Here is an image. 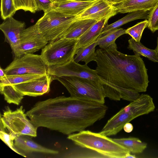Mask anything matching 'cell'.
<instances>
[{
  "label": "cell",
  "instance_id": "6",
  "mask_svg": "<svg viewBox=\"0 0 158 158\" xmlns=\"http://www.w3.org/2000/svg\"><path fill=\"white\" fill-rule=\"evenodd\" d=\"M78 40L60 38L47 44L41 56L48 67L64 64L74 59Z\"/></svg>",
  "mask_w": 158,
  "mask_h": 158
},
{
  "label": "cell",
  "instance_id": "33",
  "mask_svg": "<svg viewBox=\"0 0 158 158\" xmlns=\"http://www.w3.org/2000/svg\"><path fill=\"white\" fill-rule=\"evenodd\" d=\"M37 11L42 10L44 13L54 9L55 0H35Z\"/></svg>",
  "mask_w": 158,
  "mask_h": 158
},
{
  "label": "cell",
  "instance_id": "12",
  "mask_svg": "<svg viewBox=\"0 0 158 158\" xmlns=\"http://www.w3.org/2000/svg\"><path fill=\"white\" fill-rule=\"evenodd\" d=\"M115 6L107 0H95L91 5L75 17V20L91 19L97 21L109 19L118 14Z\"/></svg>",
  "mask_w": 158,
  "mask_h": 158
},
{
  "label": "cell",
  "instance_id": "26",
  "mask_svg": "<svg viewBox=\"0 0 158 158\" xmlns=\"http://www.w3.org/2000/svg\"><path fill=\"white\" fill-rule=\"evenodd\" d=\"M0 92L4 100L9 104L19 105L24 97L12 85H0Z\"/></svg>",
  "mask_w": 158,
  "mask_h": 158
},
{
  "label": "cell",
  "instance_id": "5",
  "mask_svg": "<svg viewBox=\"0 0 158 158\" xmlns=\"http://www.w3.org/2000/svg\"><path fill=\"white\" fill-rule=\"evenodd\" d=\"M52 79L61 83L71 97L105 103L106 97L103 85L100 83L75 77L52 76Z\"/></svg>",
  "mask_w": 158,
  "mask_h": 158
},
{
  "label": "cell",
  "instance_id": "34",
  "mask_svg": "<svg viewBox=\"0 0 158 158\" xmlns=\"http://www.w3.org/2000/svg\"><path fill=\"white\" fill-rule=\"evenodd\" d=\"M123 129L125 132L129 133L133 131V127L132 124L130 122H128L124 125L123 127Z\"/></svg>",
  "mask_w": 158,
  "mask_h": 158
},
{
  "label": "cell",
  "instance_id": "15",
  "mask_svg": "<svg viewBox=\"0 0 158 158\" xmlns=\"http://www.w3.org/2000/svg\"><path fill=\"white\" fill-rule=\"evenodd\" d=\"M95 0H55L54 9L65 15L76 16Z\"/></svg>",
  "mask_w": 158,
  "mask_h": 158
},
{
  "label": "cell",
  "instance_id": "8",
  "mask_svg": "<svg viewBox=\"0 0 158 158\" xmlns=\"http://www.w3.org/2000/svg\"><path fill=\"white\" fill-rule=\"evenodd\" d=\"M25 112L23 106L15 110L6 107L1 114L0 126L16 137L22 135L36 137L38 128L28 118Z\"/></svg>",
  "mask_w": 158,
  "mask_h": 158
},
{
  "label": "cell",
  "instance_id": "29",
  "mask_svg": "<svg viewBox=\"0 0 158 158\" xmlns=\"http://www.w3.org/2000/svg\"><path fill=\"white\" fill-rule=\"evenodd\" d=\"M16 11L14 0H1V15L2 19L12 16Z\"/></svg>",
  "mask_w": 158,
  "mask_h": 158
},
{
  "label": "cell",
  "instance_id": "3",
  "mask_svg": "<svg viewBox=\"0 0 158 158\" xmlns=\"http://www.w3.org/2000/svg\"><path fill=\"white\" fill-rule=\"evenodd\" d=\"M67 138L76 145L95 151L105 158H127L131 153L121 145L100 133L83 130L68 135Z\"/></svg>",
  "mask_w": 158,
  "mask_h": 158
},
{
  "label": "cell",
  "instance_id": "31",
  "mask_svg": "<svg viewBox=\"0 0 158 158\" xmlns=\"http://www.w3.org/2000/svg\"><path fill=\"white\" fill-rule=\"evenodd\" d=\"M14 1L17 11L22 10L33 13L37 11L35 0H14Z\"/></svg>",
  "mask_w": 158,
  "mask_h": 158
},
{
  "label": "cell",
  "instance_id": "4",
  "mask_svg": "<svg viewBox=\"0 0 158 158\" xmlns=\"http://www.w3.org/2000/svg\"><path fill=\"white\" fill-rule=\"evenodd\" d=\"M155 108L152 98L148 94H142L110 118L99 133L107 136L116 135L126 123L153 111Z\"/></svg>",
  "mask_w": 158,
  "mask_h": 158
},
{
  "label": "cell",
  "instance_id": "16",
  "mask_svg": "<svg viewBox=\"0 0 158 158\" xmlns=\"http://www.w3.org/2000/svg\"><path fill=\"white\" fill-rule=\"evenodd\" d=\"M29 136L22 135L17 137L14 140L17 149L26 153L37 152L51 155L59 153L56 150L49 149L37 143L30 138Z\"/></svg>",
  "mask_w": 158,
  "mask_h": 158
},
{
  "label": "cell",
  "instance_id": "25",
  "mask_svg": "<svg viewBox=\"0 0 158 158\" xmlns=\"http://www.w3.org/2000/svg\"><path fill=\"white\" fill-rule=\"evenodd\" d=\"M44 75L26 74L6 76L3 79H0V85H17L33 80Z\"/></svg>",
  "mask_w": 158,
  "mask_h": 158
},
{
  "label": "cell",
  "instance_id": "30",
  "mask_svg": "<svg viewBox=\"0 0 158 158\" xmlns=\"http://www.w3.org/2000/svg\"><path fill=\"white\" fill-rule=\"evenodd\" d=\"M0 138L14 152L23 156L26 157L24 154L19 152L15 147L14 141L16 138L14 135L5 131V129L0 126Z\"/></svg>",
  "mask_w": 158,
  "mask_h": 158
},
{
  "label": "cell",
  "instance_id": "32",
  "mask_svg": "<svg viewBox=\"0 0 158 158\" xmlns=\"http://www.w3.org/2000/svg\"><path fill=\"white\" fill-rule=\"evenodd\" d=\"M148 20L147 27L152 32L158 30V3L150 11Z\"/></svg>",
  "mask_w": 158,
  "mask_h": 158
},
{
  "label": "cell",
  "instance_id": "19",
  "mask_svg": "<svg viewBox=\"0 0 158 158\" xmlns=\"http://www.w3.org/2000/svg\"><path fill=\"white\" fill-rule=\"evenodd\" d=\"M97 21L91 19L75 20L60 38L78 40Z\"/></svg>",
  "mask_w": 158,
  "mask_h": 158
},
{
  "label": "cell",
  "instance_id": "9",
  "mask_svg": "<svg viewBox=\"0 0 158 158\" xmlns=\"http://www.w3.org/2000/svg\"><path fill=\"white\" fill-rule=\"evenodd\" d=\"M48 68L40 55L25 53L15 57L4 69L6 76L26 74L45 75L48 74Z\"/></svg>",
  "mask_w": 158,
  "mask_h": 158
},
{
  "label": "cell",
  "instance_id": "20",
  "mask_svg": "<svg viewBox=\"0 0 158 158\" xmlns=\"http://www.w3.org/2000/svg\"><path fill=\"white\" fill-rule=\"evenodd\" d=\"M150 11L138 10L128 13L121 19L110 24H106L102 29L101 34L113 29L131 21L139 19H148Z\"/></svg>",
  "mask_w": 158,
  "mask_h": 158
},
{
  "label": "cell",
  "instance_id": "28",
  "mask_svg": "<svg viewBox=\"0 0 158 158\" xmlns=\"http://www.w3.org/2000/svg\"><path fill=\"white\" fill-rule=\"evenodd\" d=\"M148 25V20L146 19L126 30V34L130 35L136 42H140L143 32Z\"/></svg>",
  "mask_w": 158,
  "mask_h": 158
},
{
  "label": "cell",
  "instance_id": "22",
  "mask_svg": "<svg viewBox=\"0 0 158 158\" xmlns=\"http://www.w3.org/2000/svg\"><path fill=\"white\" fill-rule=\"evenodd\" d=\"M98 45L97 40L93 43L80 48L76 51L74 60L77 63L83 61L87 64L91 61H95L96 58L95 47Z\"/></svg>",
  "mask_w": 158,
  "mask_h": 158
},
{
  "label": "cell",
  "instance_id": "24",
  "mask_svg": "<svg viewBox=\"0 0 158 158\" xmlns=\"http://www.w3.org/2000/svg\"><path fill=\"white\" fill-rule=\"evenodd\" d=\"M128 48L132 50L135 55L145 57L150 60L158 63L155 49L152 50L146 47L140 42H136L132 38L128 40Z\"/></svg>",
  "mask_w": 158,
  "mask_h": 158
},
{
  "label": "cell",
  "instance_id": "1",
  "mask_svg": "<svg viewBox=\"0 0 158 158\" xmlns=\"http://www.w3.org/2000/svg\"><path fill=\"white\" fill-rule=\"evenodd\" d=\"M108 108L103 103L61 96L37 102L27 114L37 127L69 135L84 130L103 118Z\"/></svg>",
  "mask_w": 158,
  "mask_h": 158
},
{
  "label": "cell",
  "instance_id": "2",
  "mask_svg": "<svg viewBox=\"0 0 158 158\" xmlns=\"http://www.w3.org/2000/svg\"><path fill=\"white\" fill-rule=\"evenodd\" d=\"M96 71L101 80L105 97L116 101L126 89L145 92L149 82L142 59L117 50L115 43L106 48L96 51Z\"/></svg>",
  "mask_w": 158,
  "mask_h": 158
},
{
  "label": "cell",
  "instance_id": "13",
  "mask_svg": "<svg viewBox=\"0 0 158 158\" xmlns=\"http://www.w3.org/2000/svg\"><path fill=\"white\" fill-rule=\"evenodd\" d=\"M35 23L25 28L20 35V45L23 54L32 53L43 49L48 43Z\"/></svg>",
  "mask_w": 158,
  "mask_h": 158
},
{
  "label": "cell",
  "instance_id": "36",
  "mask_svg": "<svg viewBox=\"0 0 158 158\" xmlns=\"http://www.w3.org/2000/svg\"><path fill=\"white\" fill-rule=\"evenodd\" d=\"M6 75L4 69L0 67V79L5 77Z\"/></svg>",
  "mask_w": 158,
  "mask_h": 158
},
{
  "label": "cell",
  "instance_id": "7",
  "mask_svg": "<svg viewBox=\"0 0 158 158\" xmlns=\"http://www.w3.org/2000/svg\"><path fill=\"white\" fill-rule=\"evenodd\" d=\"M75 17L53 9L44 13L35 24L41 34L48 42H51L61 37L75 20Z\"/></svg>",
  "mask_w": 158,
  "mask_h": 158
},
{
  "label": "cell",
  "instance_id": "17",
  "mask_svg": "<svg viewBox=\"0 0 158 158\" xmlns=\"http://www.w3.org/2000/svg\"><path fill=\"white\" fill-rule=\"evenodd\" d=\"M158 3V0H124L115 5L118 13L138 10L150 11Z\"/></svg>",
  "mask_w": 158,
  "mask_h": 158
},
{
  "label": "cell",
  "instance_id": "37",
  "mask_svg": "<svg viewBox=\"0 0 158 158\" xmlns=\"http://www.w3.org/2000/svg\"><path fill=\"white\" fill-rule=\"evenodd\" d=\"M156 52V56L158 59V37L157 39V45L155 49Z\"/></svg>",
  "mask_w": 158,
  "mask_h": 158
},
{
  "label": "cell",
  "instance_id": "21",
  "mask_svg": "<svg viewBox=\"0 0 158 158\" xmlns=\"http://www.w3.org/2000/svg\"><path fill=\"white\" fill-rule=\"evenodd\" d=\"M112 139L127 149L133 154L142 153L147 147V143L142 142L139 138L134 137L114 138Z\"/></svg>",
  "mask_w": 158,
  "mask_h": 158
},
{
  "label": "cell",
  "instance_id": "35",
  "mask_svg": "<svg viewBox=\"0 0 158 158\" xmlns=\"http://www.w3.org/2000/svg\"><path fill=\"white\" fill-rule=\"evenodd\" d=\"M112 4L115 5L120 3L124 0H107Z\"/></svg>",
  "mask_w": 158,
  "mask_h": 158
},
{
  "label": "cell",
  "instance_id": "23",
  "mask_svg": "<svg viewBox=\"0 0 158 158\" xmlns=\"http://www.w3.org/2000/svg\"><path fill=\"white\" fill-rule=\"evenodd\" d=\"M126 34V30L122 28L113 29L101 35L97 40L100 48H106L115 43L116 40L122 35Z\"/></svg>",
  "mask_w": 158,
  "mask_h": 158
},
{
  "label": "cell",
  "instance_id": "27",
  "mask_svg": "<svg viewBox=\"0 0 158 158\" xmlns=\"http://www.w3.org/2000/svg\"><path fill=\"white\" fill-rule=\"evenodd\" d=\"M66 158H105L101 154L91 149L82 147L69 151L64 154Z\"/></svg>",
  "mask_w": 158,
  "mask_h": 158
},
{
  "label": "cell",
  "instance_id": "10",
  "mask_svg": "<svg viewBox=\"0 0 158 158\" xmlns=\"http://www.w3.org/2000/svg\"><path fill=\"white\" fill-rule=\"evenodd\" d=\"M48 73L53 76L81 77L102 85L95 70L90 69L87 64L81 65L78 64L74 60V59L62 64L48 67Z\"/></svg>",
  "mask_w": 158,
  "mask_h": 158
},
{
  "label": "cell",
  "instance_id": "14",
  "mask_svg": "<svg viewBox=\"0 0 158 158\" xmlns=\"http://www.w3.org/2000/svg\"><path fill=\"white\" fill-rule=\"evenodd\" d=\"M52 80V76L48 73L33 80L13 86L23 96L35 97L48 93Z\"/></svg>",
  "mask_w": 158,
  "mask_h": 158
},
{
  "label": "cell",
  "instance_id": "18",
  "mask_svg": "<svg viewBox=\"0 0 158 158\" xmlns=\"http://www.w3.org/2000/svg\"><path fill=\"white\" fill-rule=\"evenodd\" d=\"M108 20L104 19L97 21L82 35L78 40L76 47V52L79 48L88 46L96 41Z\"/></svg>",
  "mask_w": 158,
  "mask_h": 158
},
{
  "label": "cell",
  "instance_id": "11",
  "mask_svg": "<svg viewBox=\"0 0 158 158\" xmlns=\"http://www.w3.org/2000/svg\"><path fill=\"white\" fill-rule=\"evenodd\" d=\"M25 27V22L16 20L12 16L4 20L0 25V29L4 35L5 41L10 45L15 57L24 54L20 45V35Z\"/></svg>",
  "mask_w": 158,
  "mask_h": 158
}]
</instances>
